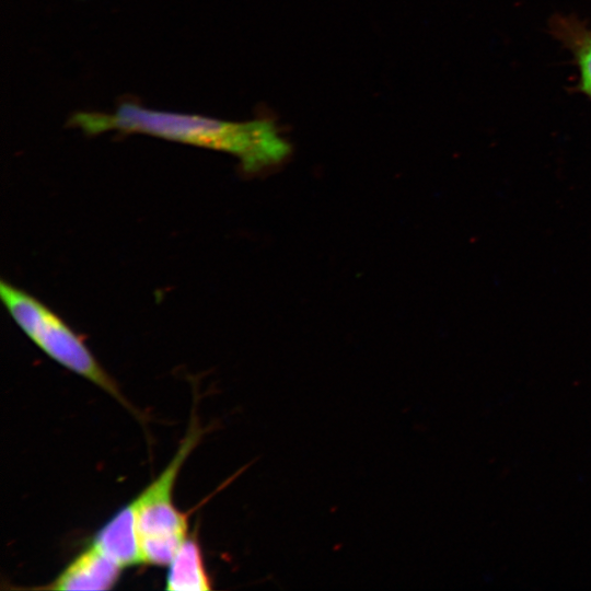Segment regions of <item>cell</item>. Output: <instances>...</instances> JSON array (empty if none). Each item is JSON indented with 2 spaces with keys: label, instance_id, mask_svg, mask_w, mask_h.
I'll return each instance as SVG.
<instances>
[{
  "label": "cell",
  "instance_id": "1",
  "mask_svg": "<svg viewBox=\"0 0 591 591\" xmlns=\"http://www.w3.org/2000/svg\"><path fill=\"white\" fill-rule=\"evenodd\" d=\"M70 123L86 135L108 130L144 134L184 144L234 155L245 173L256 174L279 165L290 144L269 118L229 121L199 115L147 108L121 102L114 113L79 112Z\"/></svg>",
  "mask_w": 591,
  "mask_h": 591
},
{
  "label": "cell",
  "instance_id": "2",
  "mask_svg": "<svg viewBox=\"0 0 591 591\" xmlns=\"http://www.w3.org/2000/svg\"><path fill=\"white\" fill-rule=\"evenodd\" d=\"M0 297L19 327L49 358L91 381L136 413L83 339L58 314L37 298L4 280L0 281Z\"/></svg>",
  "mask_w": 591,
  "mask_h": 591
},
{
  "label": "cell",
  "instance_id": "3",
  "mask_svg": "<svg viewBox=\"0 0 591 591\" xmlns=\"http://www.w3.org/2000/svg\"><path fill=\"white\" fill-rule=\"evenodd\" d=\"M194 424L163 472L135 499L137 534L142 564L169 565L187 537V517L172 498L177 474L200 439Z\"/></svg>",
  "mask_w": 591,
  "mask_h": 591
},
{
  "label": "cell",
  "instance_id": "4",
  "mask_svg": "<svg viewBox=\"0 0 591 591\" xmlns=\"http://www.w3.org/2000/svg\"><path fill=\"white\" fill-rule=\"evenodd\" d=\"M121 567L94 545L79 554L50 583L53 590H107Z\"/></svg>",
  "mask_w": 591,
  "mask_h": 591
},
{
  "label": "cell",
  "instance_id": "5",
  "mask_svg": "<svg viewBox=\"0 0 591 591\" xmlns=\"http://www.w3.org/2000/svg\"><path fill=\"white\" fill-rule=\"evenodd\" d=\"M92 545L121 568L142 564L134 500L117 511L96 533Z\"/></svg>",
  "mask_w": 591,
  "mask_h": 591
},
{
  "label": "cell",
  "instance_id": "6",
  "mask_svg": "<svg viewBox=\"0 0 591 591\" xmlns=\"http://www.w3.org/2000/svg\"><path fill=\"white\" fill-rule=\"evenodd\" d=\"M167 566L165 589L205 591L211 588L200 547L194 537H186Z\"/></svg>",
  "mask_w": 591,
  "mask_h": 591
},
{
  "label": "cell",
  "instance_id": "7",
  "mask_svg": "<svg viewBox=\"0 0 591 591\" xmlns=\"http://www.w3.org/2000/svg\"><path fill=\"white\" fill-rule=\"evenodd\" d=\"M552 28L573 54L580 74L578 89L591 99V30L577 19L563 16L553 21Z\"/></svg>",
  "mask_w": 591,
  "mask_h": 591
}]
</instances>
